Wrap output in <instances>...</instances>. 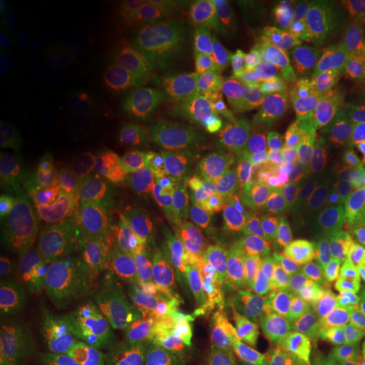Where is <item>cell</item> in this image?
<instances>
[{"label":"cell","mask_w":365,"mask_h":365,"mask_svg":"<svg viewBox=\"0 0 365 365\" xmlns=\"http://www.w3.org/2000/svg\"><path fill=\"white\" fill-rule=\"evenodd\" d=\"M333 63H344L350 68L365 65V2H359L350 17Z\"/></svg>","instance_id":"cell-12"},{"label":"cell","mask_w":365,"mask_h":365,"mask_svg":"<svg viewBox=\"0 0 365 365\" xmlns=\"http://www.w3.org/2000/svg\"><path fill=\"white\" fill-rule=\"evenodd\" d=\"M259 203L274 225L289 232L307 230L325 220L350 217L365 200L339 193L289 158L272 163L259 186Z\"/></svg>","instance_id":"cell-2"},{"label":"cell","mask_w":365,"mask_h":365,"mask_svg":"<svg viewBox=\"0 0 365 365\" xmlns=\"http://www.w3.org/2000/svg\"><path fill=\"white\" fill-rule=\"evenodd\" d=\"M59 349L43 318L24 303L0 307V365H54Z\"/></svg>","instance_id":"cell-6"},{"label":"cell","mask_w":365,"mask_h":365,"mask_svg":"<svg viewBox=\"0 0 365 365\" xmlns=\"http://www.w3.org/2000/svg\"><path fill=\"white\" fill-rule=\"evenodd\" d=\"M17 19V7L12 0H2L0 2V34L2 39L11 36Z\"/></svg>","instance_id":"cell-18"},{"label":"cell","mask_w":365,"mask_h":365,"mask_svg":"<svg viewBox=\"0 0 365 365\" xmlns=\"http://www.w3.org/2000/svg\"><path fill=\"white\" fill-rule=\"evenodd\" d=\"M49 54V46L29 31H19L9 43V56L26 76L39 75L48 65Z\"/></svg>","instance_id":"cell-11"},{"label":"cell","mask_w":365,"mask_h":365,"mask_svg":"<svg viewBox=\"0 0 365 365\" xmlns=\"http://www.w3.org/2000/svg\"><path fill=\"white\" fill-rule=\"evenodd\" d=\"M303 267L325 293L365 303V218H346L319 232L307 247Z\"/></svg>","instance_id":"cell-3"},{"label":"cell","mask_w":365,"mask_h":365,"mask_svg":"<svg viewBox=\"0 0 365 365\" xmlns=\"http://www.w3.org/2000/svg\"><path fill=\"white\" fill-rule=\"evenodd\" d=\"M301 357L319 365H357L365 360V323L339 308H312L294 333Z\"/></svg>","instance_id":"cell-4"},{"label":"cell","mask_w":365,"mask_h":365,"mask_svg":"<svg viewBox=\"0 0 365 365\" xmlns=\"http://www.w3.org/2000/svg\"><path fill=\"white\" fill-rule=\"evenodd\" d=\"M113 144H115L118 158L130 168H143V158H140L139 144H137L135 132L132 127H122L113 135Z\"/></svg>","instance_id":"cell-17"},{"label":"cell","mask_w":365,"mask_h":365,"mask_svg":"<svg viewBox=\"0 0 365 365\" xmlns=\"http://www.w3.org/2000/svg\"><path fill=\"white\" fill-rule=\"evenodd\" d=\"M112 117L110 105L100 102V100H83L78 103L75 112V118L80 125L83 127H100L107 124Z\"/></svg>","instance_id":"cell-16"},{"label":"cell","mask_w":365,"mask_h":365,"mask_svg":"<svg viewBox=\"0 0 365 365\" xmlns=\"http://www.w3.org/2000/svg\"><path fill=\"white\" fill-rule=\"evenodd\" d=\"M359 2L314 0L301 7L293 21V46L301 56L314 63H333L345 27Z\"/></svg>","instance_id":"cell-7"},{"label":"cell","mask_w":365,"mask_h":365,"mask_svg":"<svg viewBox=\"0 0 365 365\" xmlns=\"http://www.w3.org/2000/svg\"><path fill=\"white\" fill-rule=\"evenodd\" d=\"M0 115L7 122H21L27 115V103L16 86L2 80L0 83Z\"/></svg>","instance_id":"cell-15"},{"label":"cell","mask_w":365,"mask_h":365,"mask_svg":"<svg viewBox=\"0 0 365 365\" xmlns=\"http://www.w3.org/2000/svg\"><path fill=\"white\" fill-rule=\"evenodd\" d=\"M36 166V149L21 135H2L0 139V182L11 190L31 175Z\"/></svg>","instance_id":"cell-10"},{"label":"cell","mask_w":365,"mask_h":365,"mask_svg":"<svg viewBox=\"0 0 365 365\" xmlns=\"http://www.w3.org/2000/svg\"><path fill=\"white\" fill-rule=\"evenodd\" d=\"M71 98L70 83L65 76H53L44 85L39 95V105L43 112L49 117H59L66 112Z\"/></svg>","instance_id":"cell-14"},{"label":"cell","mask_w":365,"mask_h":365,"mask_svg":"<svg viewBox=\"0 0 365 365\" xmlns=\"http://www.w3.org/2000/svg\"><path fill=\"white\" fill-rule=\"evenodd\" d=\"M171 262L178 279L198 291L232 284L242 269L234 242L212 227H200L180 239Z\"/></svg>","instance_id":"cell-5"},{"label":"cell","mask_w":365,"mask_h":365,"mask_svg":"<svg viewBox=\"0 0 365 365\" xmlns=\"http://www.w3.org/2000/svg\"><path fill=\"white\" fill-rule=\"evenodd\" d=\"M331 117L365 145V65L345 73L333 100Z\"/></svg>","instance_id":"cell-9"},{"label":"cell","mask_w":365,"mask_h":365,"mask_svg":"<svg viewBox=\"0 0 365 365\" xmlns=\"http://www.w3.org/2000/svg\"><path fill=\"white\" fill-rule=\"evenodd\" d=\"M144 168H161L173 161L178 153L175 135L166 132H154L143 139H137Z\"/></svg>","instance_id":"cell-13"},{"label":"cell","mask_w":365,"mask_h":365,"mask_svg":"<svg viewBox=\"0 0 365 365\" xmlns=\"http://www.w3.org/2000/svg\"><path fill=\"white\" fill-rule=\"evenodd\" d=\"M284 153L339 193L365 200V145L331 115H301L287 132Z\"/></svg>","instance_id":"cell-1"},{"label":"cell","mask_w":365,"mask_h":365,"mask_svg":"<svg viewBox=\"0 0 365 365\" xmlns=\"http://www.w3.org/2000/svg\"><path fill=\"white\" fill-rule=\"evenodd\" d=\"M230 303L218 291H200L178 307L176 325L186 339H210L227 325Z\"/></svg>","instance_id":"cell-8"}]
</instances>
